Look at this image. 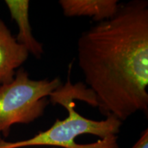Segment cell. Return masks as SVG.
Wrapping results in <instances>:
<instances>
[{
	"mask_svg": "<svg viewBox=\"0 0 148 148\" xmlns=\"http://www.w3.org/2000/svg\"><path fill=\"white\" fill-rule=\"evenodd\" d=\"M77 63L95 107L123 122L148 112V1L120 3L113 16L83 32Z\"/></svg>",
	"mask_w": 148,
	"mask_h": 148,
	"instance_id": "6da1fadb",
	"label": "cell"
},
{
	"mask_svg": "<svg viewBox=\"0 0 148 148\" xmlns=\"http://www.w3.org/2000/svg\"><path fill=\"white\" fill-rule=\"evenodd\" d=\"M76 85L69 78L64 86L56 90L50 101L67 110L63 120L56 119L51 126L25 140L8 142L0 140V148H23L46 146L58 148H119L118 136L122 121L113 116L96 121L88 119L75 110V99H78Z\"/></svg>",
	"mask_w": 148,
	"mask_h": 148,
	"instance_id": "7a4b0ae2",
	"label": "cell"
},
{
	"mask_svg": "<svg viewBox=\"0 0 148 148\" xmlns=\"http://www.w3.org/2000/svg\"><path fill=\"white\" fill-rule=\"evenodd\" d=\"M62 86L58 77L33 79L23 69L14 80L0 86V135L8 136L15 124H28L43 115L47 99Z\"/></svg>",
	"mask_w": 148,
	"mask_h": 148,
	"instance_id": "3957f363",
	"label": "cell"
},
{
	"mask_svg": "<svg viewBox=\"0 0 148 148\" xmlns=\"http://www.w3.org/2000/svg\"><path fill=\"white\" fill-rule=\"evenodd\" d=\"M29 53L15 37L2 19H0V86L14 80L18 68L28 58Z\"/></svg>",
	"mask_w": 148,
	"mask_h": 148,
	"instance_id": "277c9868",
	"label": "cell"
},
{
	"mask_svg": "<svg viewBox=\"0 0 148 148\" xmlns=\"http://www.w3.org/2000/svg\"><path fill=\"white\" fill-rule=\"evenodd\" d=\"M58 3L65 16H88L96 23L113 16L120 4L117 0H60Z\"/></svg>",
	"mask_w": 148,
	"mask_h": 148,
	"instance_id": "5b68a950",
	"label": "cell"
},
{
	"mask_svg": "<svg viewBox=\"0 0 148 148\" xmlns=\"http://www.w3.org/2000/svg\"><path fill=\"white\" fill-rule=\"evenodd\" d=\"M10 16L18 26L16 41L24 46L29 53L35 58H40L44 53L43 45L32 34L29 19V1L27 0H5Z\"/></svg>",
	"mask_w": 148,
	"mask_h": 148,
	"instance_id": "8992f818",
	"label": "cell"
},
{
	"mask_svg": "<svg viewBox=\"0 0 148 148\" xmlns=\"http://www.w3.org/2000/svg\"><path fill=\"white\" fill-rule=\"evenodd\" d=\"M131 148H148V130L146 128L140 136L137 141L135 143Z\"/></svg>",
	"mask_w": 148,
	"mask_h": 148,
	"instance_id": "52a82bcc",
	"label": "cell"
},
{
	"mask_svg": "<svg viewBox=\"0 0 148 148\" xmlns=\"http://www.w3.org/2000/svg\"><path fill=\"white\" fill-rule=\"evenodd\" d=\"M46 148H58V147H46Z\"/></svg>",
	"mask_w": 148,
	"mask_h": 148,
	"instance_id": "ba28073f",
	"label": "cell"
}]
</instances>
